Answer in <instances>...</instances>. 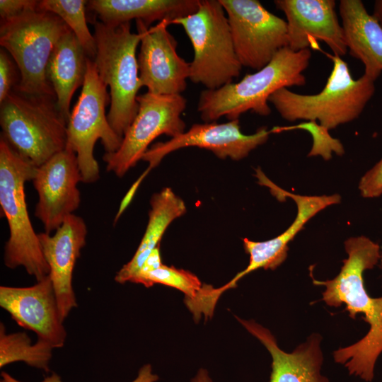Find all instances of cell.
<instances>
[{"mask_svg": "<svg viewBox=\"0 0 382 382\" xmlns=\"http://www.w3.org/2000/svg\"><path fill=\"white\" fill-rule=\"evenodd\" d=\"M18 69L10 54L4 48L0 50V103L15 88L20 81Z\"/></svg>", "mask_w": 382, "mask_h": 382, "instance_id": "cell-28", "label": "cell"}, {"mask_svg": "<svg viewBox=\"0 0 382 382\" xmlns=\"http://www.w3.org/2000/svg\"><path fill=\"white\" fill-rule=\"evenodd\" d=\"M311 57L309 50L298 52L288 47L280 50L263 68L246 74L240 81L229 83L217 89L203 90L199 95L197 111L204 122H216L221 117L229 121L251 111L268 116L272 94L282 88L303 86V72Z\"/></svg>", "mask_w": 382, "mask_h": 382, "instance_id": "cell-2", "label": "cell"}, {"mask_svg": "<svg viewBox=\"0 0 382 382\" xmlns=\"http://www.w3.org/2000/svg\"><path fill=\"white\" fill-rule=\"evenodd\" d=\"M88 58L74 33L69 30L57 41L49 59L47 79L55 93L57 107L67 123L73 95L85 81Z\"/></svg>", "mask_w": 382, "mask_h": 382, "instance_id": "cell-22", "label": "cell"}, {"mask_svg": "<svg viewBox=\"0 0 382 382\" xmlns=\"http://www.w3.org/2000/svg\"><path fill=\"white\" fill-rule=\"evenodd\" d=\"M359 189L365 198H375L382 195V158L361 177Z\"/></svg>", "mask_w": 382, "mask_h": 382, "instance_id": "cell-29", "label": "cell"}, {"mask_svg": "<svg viewBox=\"0 0 382 382\" xmlns=\"http://www.w3.org/2000/svg\"><path fill=\"white\" fill-rule=\"evenodd\" d=\"M372 16L382 26V0L375 1Z\"/></svg>", "mask_w": 382, "mask_h": 382, "instance_id": "cell-34", "label": "cell"}, {"mask_svg": "<svg viewBox=\"0 0 382 382\" xmlns=\"http://www.w3.org/2000/svg\"><path fill=\"white\" fill-rule=\"evenodd\" d=\"M87 232L84 220L72 214L65 219L54 235L45 232L38 233L63 321L72 308L77 306L72 276L81 250L86 244Z\"/></svg>", "mask_w": 382, "mask_h": 382, "instance_id": "cell-18", "label": "cell"}, {"mask_svg": "<svg viewBox=\"0 0 382 382\" xmlns=\"http://www.w3.org/2000/svg\"><path fill=\"white\" fill-rule=\"evenodd\" d=\"M162 265L163 264L161 262L160 250L158 246L152 250V252L148 256L144 263L141 266V269L137 273V274L134 277V278L138 275L144 274L154 270H156L157 268L161 267Z\"/></svg>", "mask_w": 382, "mask_h": 382, "instance_id": "cell-32", "label": "cell"}, {"mask_svg": "<svg viewBox=\"0 0 382 382\" xmlns=\"http://www.w3.org/2000/svg\"><path fill=\"white\" fill-rule=\"evenodd\" d=\"M0 306L23 328L53 348L64 346L66 332L63 325L50 274L27 287L0 286Z\"/></svg>", "mask_w": 382, "mask_h": 382, "instance_id": "cell-15", "label": "cell"}, {"mask_svg": "<svg viewBox=\"0 0 382 382\" xmlns=\"http://www.w3.org/2000/svg\"><path fill=\"white\" fill-rule=\"evenodd\" d=\"M132 282L141 284L146 287H151L154 284L170 286L184 293L185 299H194L202 286L198 277L192 272L165 265L135 277Z\"/></svg>", "mask_w": 382, "mask_h": 382, "instance_id": "cell-26", "label": "cell"}, {"mask_svg": "<svg viewBox=\"0 0 382 382\" xmlns=\"http://www.w3.org/2000/svg\"><path fill=\"white\" fill-rule=\"evenodd\" d=\"M69 30L58 16L40 9L1 21L0 45L13 59L20 75L13 90L56 98L47 79V65L56 43Z\"/></svg>", "mask_w": 382, "mask_h": 382, "instance_id": "cell-7", "label": "cell"}, {"mask_svg": "<svg viewBox=\"0 0 382 382\" xmlns=\"http://www.w3.org/2000/svg\"><path fill=\"white\" fill-rule=\"evenodd\" d=\"M226 13L234 49L242 66L258 71L288 47L284 19L257 0H219Z\"/></svg>", "mask_w": 382, "mask_h": 382, "instance_id": "cell-11", "label": "cell"}, {"mask_svg": "<svg viewBox=\"0 0 382 382\" xmlns=\"http://www.w3.org/2000/svg\"><path fill=\"white\" fill-rule=\"evenodd\" d=\"M191 382H212L208 371L205 369H199Z\"/></svg>", "mask_w": 382, "mask_h": 382, "instance_id": "cell-33", "label": "cell"}, {"mask_svg": "<svg viewBox=\"0 0 382 382\" xmlns=\"http://www.w3.org/2000/svg\"><path fill=\"white\" fill-rule=\"evenodd\" d=\"M1 378L0 382H23L20 381L5 371L1 374ZM158 376L152 371V367L150 364L143 366L139 371L137 378L132 382H156ZM42 382H63L59 375L56 373L45 378Z\"/></svg>", "mask_w": 382, "mask_h": 382, "instance_id": "cell-31", "label": "cell"}, {"mask_svg": "<svg viewBox=\"0 0 382 382\" xmlns=\"http://www.w3.org/2000/svg\"><path fill=\"white\" fill-rule=\"evenodd\" d=\"M84 0H42L39 1L38 9L58 16L74 33L87 56L94 59L96 44L86 23Z\"/></svg>", "mask_w": 382, "mask_h": 382, "instance_id": "cell-25", "label": "cell"}, {"mask_svg": "<svg viewBox=\"0 0 382 382\" xmlns=\"http://www.w3.org/2000/svg\"><path fill=\"white\" fill-rule=\"evenodd\" d=\"M150 204L145 233L133 257L116 274L115 280L118 283L131 282L152 250L158 247L170 224L186 211L184 202L169 187L154 195Z\"/></svg>", "mask_w": 382, "mask_h": 382, "instance_id": "cell-23", "label": "cell"}, {"mask_svg": "<svg viewBox=\"0 0 382 382\" xmlns=\"http://www.w3.org/2000/svg\"><path fill=\"white\" fill-rule=\"evenodd\" d=\"M53 347L38 339L35 344L24 332L6 334L4 325L0 323V367L23 361L30 366L50 371L49 364Z\"/></svg>", "mask_w": 382, "mask_h": 382, "instance_id": "cell-24", "label": "cell"}, {"mask_svg": "<svg viewBox=\"0 0 382 382\" xmlns=\"http://www.w3.org/2000/svg\"><path fill=\"white\" fill-rule=\"evenodd\" d=\"M170 24L181 25L190 39L194 57L189 79L214 90L233 82L242 69L228 18L219 0H199L197 10Z\"/></svg>", "mask_w": 382, "mask_h": 382, "instance_id": "cell-8", "label": "cell"}, {"mask_svg": "<svg viewBox=\"0 0 382 382\" xmlns=\"http://www.w3.org/2000/svg\"><path fill=\"white\" fill-rule=\"evenodd\" d=\"M294 129H306L312 134L313 146L308 155V156L321 155L325 160H328L331 158L332 151L340 156L344 154V149L340 141L332 138L328 134V129L313 121L291 127H274L273 132H279Z\"/></svg>", "mask_w": 382, "mask_h": 382, "instance_id": "cell-27", "label": "cell"}, {"mask_svg": "<svg viewBox=\"0 0 382 382\" xmlns=\"http://www.w3.org/2000/svg\"><path fill=\"white\" fill-rule=\"evenodd\" d=\"M199 0H91L87 8L97 14L100 21L117 25L141 20L146 27L153 22L175 19L194 13Z\"/></svg>", "mask_w": 382, "mask_h": 382, "instance_id": "cell-21", "label": "cell"}, {"mask_svg": "<svg viewBox=\"0 0 382 382\" xmlns=\"http://www.w3.org/2000/svg\"><path fill=\"white\" fill-rule=\"evenodd\" d=\"M138 112L126 131L120 148L105 153L103 160L108 171L122 177L141 160L151 143L158 136L172 138L184 132L181 115L187 100L181 94L158 95L146 92L137 97Z\"/></svg>", "mask_w": 382, "mask_h": 382, "instance_id": "cell-10", "label": "cell"}, {"mask_svg": "<svg viewBox=\"0 0 382 382\" xmlns=\"http://www.w3.org/2000/svg\"><path fill=\"white\" fill-rule=\"evenodd\" d=\"M36 0H0L1 21H6L24 13L38 9Z\"/></svg>", "mask_w": 382, "mask_h": 382, "instance_id": "cell-30", "label": "cell"}, {"mask_svg": "<svg viewBox=\"0 0 382 382\" xmlns=\"http://www.w3.org/2000/svg\"><path fill=\"white\" fill-rule=\"evenodd\" d=\"M271 132L272 129L262 127L253 134H244L241 131L238 120L221 124L216 122L195 123L187 132L167 141L156 143L148 149L141 160L149 162V165L141 178L158 166L167 154L187 146L207 149L220 158L228 157L241 160L265 143Z\"/></svg>", "mask_w": 382, "mask_h": 382, "instance_id": "cell-14", "label": "cell"}, {"mask_svg": "<svg viewBox=\"0 0 382 382\" xmlns=\"http://www.w3.org/2000/svg\"><path fill=\"white\" fill-rule=\"evenodd\" d=\"M37 168L1 137L0 205L9 229L4 264L11 269L23 267L38 282L48 276L50 270L30 220L25 194V184L33 180Z\"/></svg>", "mask_w": 382, "mask_h": 382, "instance_id": "cell-4", "label": "cell"}, {"mask_svg": "<svg viewBox=\"0 0 382 382\" xmlns=\"http://www.w3.org/2000/svg\"><path fill=\"white\" fill-rule=\"evenodd\" d=\"M348 257L343 260L339 274L332 279H313L316 285L325 287L322 300L329 306L343 303L349 316L363 314L369 324L366 335L356 343L333 352L336 363L344 364L349 375L359 376L366 382L374 378L377 359L382 353V296L373 298L366 291L363 279L366 270L377 264L380 246L364 236L351 237L345 241Z\"/></svg>", "mask_w": 382, "mask_h": 382, "instance_id": "cell-1", "label": "cell"}, {"mask_svg": "<svg viewBox=\"0 0 382 382\" xmlns=\"http://www.w3.org/2000/svg\"><path fill=\"white\" fill-rule=\"evenodd\" d=\"M96 54L93 59L103 82L110 87L108 122L121 138L136 117L139 79L137 48L140 35L131 31L130 22L108 25L94 18Z\"/></svg>", "mask_w": 382, "mask_h": 382, "instance_id": "cell-5", "label": "cell"}, {"mask_svg": "<svg viewBox=\"0 0 382 382\" xmlns=\"http://www.w3.org/2000/svg\"><path fill=\"white\" fill-rule=\"evenodd\" d=\"M333 66L323 90L300 94L282 88L269 98L281 117L288 121H318L327 129L353 121L363 112L375 92V81L363 74L354 79L347 64L329 55Z\"/></svg>", "mask_w": 382, "mask_h": 382, "instance_id": "cell-3", "label": "cell"}, {"mask_svg": "<svg viewBox=\"0 0 382 382\" xmlns=\"http://www.w3.org/2000/svg\"><path fill=\"white\" fill-rule=\"evenodd\" d=\"M276 8L286 18L288 47L294 52L324 42L334 55H345L347 48L333 0H276Z\"/></svg>", "mask_w": 382, "mask_h": 382, "instance_id": "cell-16", "label": "cell"}, {"mask_svg": "<svg viewBox=\"0 0 382 382\" xmlns=\"http://www.w3.org/2000/svg\"><path fill=\"white\" fill-rule=\"evenodd\" d=\"M0 104L1 137L36 167L66 148L67 121L56 98L13 90Z\"/></svg>", "mask_w": 382, "mask_h": 382, "instance_id": "cell-6", "label": "cell"}, {"mask_svg": "<svg viewBox=\"0 0 382 382\" xmlns=\"http://www.w3.org/2000/svg\"><path fill=\"white\" fill-rule=\"evenodd\" d=\"M340 15L349 54L364 65V73L376 81L382 72V26L360 0H341Z\"/></svg>", "mask_w": 382, "mask_h": 382, "instance_id": "cell-20", "label": "cell"}, {"mask_svg": "<svg viewBox=\"0 0 382 382\" xmlns=\"http://www.w3.org/2000/svg\"><path fill=\"white\" fill-rule=\"evenodd\" d=\"M260 183L267 186L277 198L288 197L297 205V215L291 226L282 234L269 241L256 242L243 239L245 250L250 255L249 264L230 282L219 288L221 293L236 286L237 282L245 275L259 268L275 270L286 258L288 244L303 228L304 224L318 212L327 207L340 202L339 195L323 196H303L288 192L272 183L260 168L256 170Z\"/></svg>", "mask_w": 382, "mask_h": 382, "instance_id": "cell-17", "label": "cell"}, {"mask_svg": "<svg viewBox=\"0 0 382 382\" xmlns=\"http://www.w3.org/2000/svg\"><path fill=\"white\" fill-rule=\"evenodd\" d=\"M107 87L93 60L88 58L82 90L66 127V146L75 152L81 181L86 183H94L100 178L99 166L93 154L96 141L101 140L105 153H112L120 148L122 140L112 129L105 115V107L110 100Z\"/></svg>", "mask_w": 382, "mask_h": 382, "instance_id": "cell-9", "label": "cell"}, {"mask_svg": "<svg viewBox=\"0 0 382 382\" xmlns=\"http://www.w3.org/2000/svg\"><path fill=\"white\" fill-rule=\"evenodd\" d=\"M136 25L140 35L137 62L142 87L154 94H181L187 88L190 64L177 53L178 42L167 29L168 22L148 28L137 20Z\"/></svg>", "mask_w": 382, "mask_h": 382, "instance_id": "cell-12", "label": "cell"}, {"mask_svg": "<svg viewBox=\"0 0 382 382\" xmlns=\"http://www.w3.org/2000/svg\"><path fill=\"white\" fill-rule=\"evenodd\" d=\"M32 181L38 195L35 215L50 234L81 202L77 185L81 176L75 152L66 146L37 167Z\"/></svg>", "mask_w": 382, "mask_h": 382, "instance_id": "cell-13", "label": "cell"}, {"mask_svg": "<svg viewBox=\"0 0 382 382\" xmlns=\"http://www.w3.org/2000/svg\"><path fill=\"white\" fill-rule=\"evenodd\" d=\"M236 318L270 353L272 361L270 382H329L320 373L323 355L320 334H311L306 342L287 353L279 347L268 329L254 320Z\"/></svg>", "mask_w": 382, "mask_h": 382, "instance_id": "cell-19", "label": "cell"}]
</instances>
